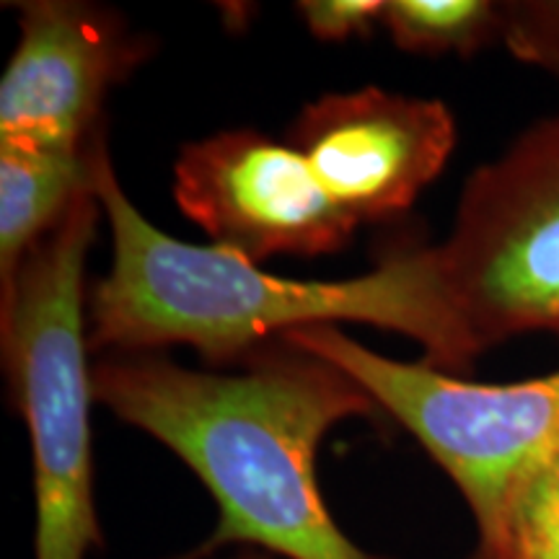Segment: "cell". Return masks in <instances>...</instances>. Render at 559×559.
<instances>
[{"label":"cell","mask_w":559,"mask_h":559,"mask_svg":"<svg viewBox=\"0 0 559 559\" xmlns=\"http://www.w3.org/2000/svg\"><path fill=\"white\" fill-rule=\"evenodd\" d=\"M228 559H275V557L264 555V551H260V549H241V551H236V555H230Z\"/></svg>","instance_id":"14"},{"label":"cell","mask_w":559,"mask_h":559,"mask_svg":"<svg viewBox=\"0 0 559 559\" xmlns=\"http://www.w3.org/2000/svg\"><path fill=\"white\" fill-rule=\"evenodd\" d=\"M102 202L81 194L19 272L0 319L3 360L32 438L34 559H86L102 547L94 498L86 257Z\"/></svg>","instance_id":"3"},{"label":"cell","mask_w":559,"mask_h":559,"mask_svg":"<svg viewBox=\"0 0 559 559\" xmlns=\"http://www.w3.org/2000/svg\"><path fill=\"white\" fill-rule=\"evenodd\" d=\"M174 200L215 247L254 264L275 254H334L358 228L290 143L257 130L187 143L174 164Z\"/></svg>","instance_id":"6"},{"label":"cell","mask_w":559,"mask_h":559,"mask_svg":"<svg viewBox=\"0 0 559 559\" xmlns=\"http://www.w3.org/2000/svg\"><path fill=\"white\" fill-rule=\"evenodd\" d=\"M91 143L79 153L0 143V319L9 317L26 257L91 192Z\"/></svg>","instance_id":"9"},{"label":"cell","mask_w":559,"mask_h":559,"mask_svg":"<svg viewBox=\"0 0 559 559\" xmlns=\"http://www.w3.org/2000/svg\"><path fill=\"white\" fill-rule=\"evenodd\" d=\"M487 559H559V464L544 461L510 500Z\"/></svg>","instance_id":"11"},{"label":"cell","mask_w":559,"mask_h":559,"mask_svg":"<svg viewBox=\"0 0 559 559\" xmlns=\"http://www.w3.org/2000/svg\"><path fill=\"white\" fill-rule=\"evenodd\" d=\"M383 26L404 52L472 58L502 41L506 11L492 0H386Z\"/></svg>","instance_id":"10"},{"label":"cell","mask_w":559,"mask_h":559,"mask_svg":"<svg viewBox=\"0 0 559 559\" xmlns=\"http://www.w3.org/2000/svg\"><path fill=\"white\" fill-rule=\"evenodd\" d=\"M91 381L102 407L185 461L218 506L213 534L179 559L230 544L285 559H373L334 523L317 477L326 432L379 412L345 370L280 337L236 373L181 368L164 353H109Z\"/></svg>","instance_id":"1"},{"label":"cell","mask_w":559,"mask_h":559,"mask_svg":"<svg viewBox=\"0 0 559 559\" xmlns=\"http://www.w3.org/2000/svg\"><path fill=\"white\" fill-rule=\"evenodd\" d=\"M547 461H557V464H559V443H557V449L549 453V459H547Z\"/></svg>","instance_id":"15"},{"label":"cell","mask_w":559,"mask_h":559,"mask_svg":"<svg viewBox=\"0 0 559 559\" xmlns=\"http://www.w3.org/2000/svg\"><path fill=\"white\" fill-rule=\"evenodd\" d=\"M502 45L528 66L559 75V0H510L502 3Z\"/></svg>","instance_id":"12"},{"label":"cell","mask_w":559,"mask_h":559,"mask_svg":"<svg viewBox=\"0 0 559 559\" xmlns=\"http://www.w3.org/2000/svg\"><path fill=\"white\" fill-rule=\"evenodd\" d=\"M436 247L477 355L528 332L559 334V111L472 171Z\"/></svg>","instance_id":"5"},{"label":"cell","mask_w":559,"mask_h":559,"mask_svg":"<svg viewBox=\"0 0 559 559\" xmlns=\"http://www.w3.org/2000/svg\"><path fill=\"white\" fill-rule=\"evenodd\" d=\"M288 143L360 226L415 205L456 148V120L440 99L366 86L306 104Z\"/></svg>","instance_id":"8"},{"label":"cell","mask_w":559,"mask_h":559,"mask_svg":"<svg viewBox=\"0 0 559 559\" xmlns=\"http://www.w3.org/2000/svg\"><path fill=\"white\" fill-rule=\"evenodd\" d=\"M19 45L0 81V143L86 151L109 91L151 58L120 13L81 0L19 3Z\"/></svg>","instance_id":"7"},{"label":"cell","mask_w":559,"mask_h":559,"mask_svg":"<svg viewBox=\"0 0 559 559\" xmlns=\"http://www.w3.org/2000/svg\"><path fill=\"white\" fill-rule=\"evenodd\" d=\"M373 396L449 474L477 526L474 559L500 539L510 500L559 443V370L513 383H477L430 362H402L362 347L337 326L283 334Z\"/></svg>","instance_id":"4"},{"label":"cell","mask_w":559,"mask_h":559,"mask_svg":"<svg viewBox=\"0 0 559 559\" xmlns=\"http://www.w3.org/2000/svg\"><path fill=\"white\" fill-rule=\"evenodd\" d=\"M296 11L317 39L345 41L383 24L386 0H300Z\"/></svg>","instance_id":"13"},{"label":"cell","mask_w":559,"mask_h":559,"mask_svg":"<svg viewBox=\"0 0 559 559\" xmlns=\"http://www.w3.org/2000/svg\"><path fill=\"white\" fill-rule=\"evenodd\" d=\"M91 185L111 230V264L88 293L91 353L192 347L230 366L293 330L337 321L407 334L425 362L464 376L479 358L445 285L438 247H407L366 275L290 280L223 247H194L153 226L124 194L104 128L91 143Z\"/></svg>","instance_id":"2"}]
</instances>
